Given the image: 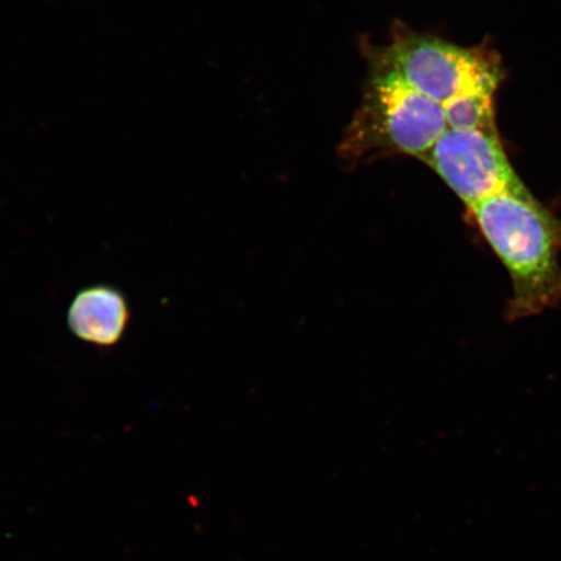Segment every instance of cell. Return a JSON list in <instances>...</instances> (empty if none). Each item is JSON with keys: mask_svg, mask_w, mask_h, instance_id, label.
Instances as JSON below:
<instances>
[{"mask_svg": "<svg viewBox=\"0 0 561 561\" xmlns=\"http://www.w3.org/2000/svg\"><path fill=\"white\" fill-rule=\"evenodd\" d=\"M490 248L512 280L511 321L561 301V221L528 193H503L471 208Z\"/></svg>", "mask_w": 561, "mask_h": 561, "instance_id": "1", "label": "cell"}, {"mask_svg": "<svg viewBox=\"0 0 561 561\" xmlns=\"http://www.w3.org/2000/svg\"><path fill=\"white\" fill-rule=\"evenodd\" d=\"M447 129L444 105L420 94L398 76L375 70L343 135L339 158L345 170L394 153L423 159Z\"/></svg>", "mask_w": 561, "mask_h": 561, "instance_id": "2", "label": "cell"}, {"mask_svg": "<svg viewBox=\"0 0 561 561\" xmlns=\"http://www.w3.org/2000/svg\"><path fill=\"white\" fill-rule=\"evenodd\" d=\"M376 70L398 76L442 105L465 94H494L502 77L500 65L489 54L420 35L386 48Z\"/></svg>", "mask_w": 561, "mask_h": 561, "instance_id": "3", "label": "cell"}, {"mask_svg": "<svg viewBox=\"0 0 561 561\" xmlns=\"http://www.w3.org/2000/svg\"><path fill=\"white\" fill-rule=\"evenodd\" d=\"M471 209L503 193H528L497 133L447 129L421 159Z\"/></svg>", "mask_w": 561, "mask_h": 561, "instance_id": "4", "label": "cell"}, {"mask_svg": "<svg viewBox=\"0 0 561 561\" xmlns=\"http://www.w3.org/2000/svg\"><path fill=\"white\" fill-rule=\"evenodd\" d=\"M131 310L125 294L110 284L83 287L67 311V325L77 340L100 350H110L124 339Z\"/></svg>", "mask_w": 561, "mask_h": 561, "instance_id": "5", "label": "cell"}, {"mask_svg": "<svg viewBox=\"0 0 561 561\" xmlns=\"http://www.w3.org/2000/svg\"><path fill=\"white\" fill-rule=\"evenodd\" d=\"M493 98L490 93H471L444 104L448 129L497 133Z\"/></svg>", "mask_w": 561, "mask_h": 561, "instance_id": "6", "label": "cell"}]
</instances>
